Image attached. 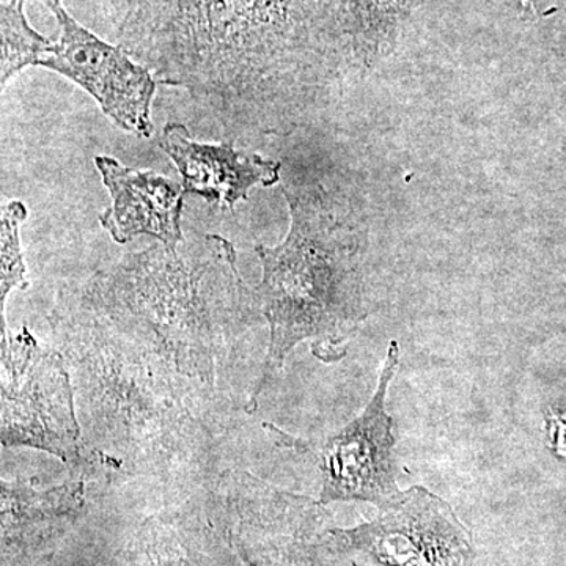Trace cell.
Returning a JSON list of instances; mask_svg holds the SVG:
<instances>
[{"label":"cell","mask_w":566,"mask_h":566,"mask_svg":"<svg viewBox=\"0 0 566 566\" xmlns=\"http://www.w3.org/2000/svg\"><path fill=\"white\" fill-rule=\"evenodd\" d=\"M3 447H32L65 464L81 460V428L73 389L59 353L22 327L10 334L2 315Z\"/></svg>","instance_id":"3957f363"},{"label":"cell","mask_w":566,"mask_h":566,"mask_svg":"<svg viewBox=\"0 0 566 566\" xmlns=\"http://www.w3.org/2000/svg\"><path fill=\"white\" fill-rule=\"evenodd\" d=\"M400 363V348L392 342L378 386L363 415L323 439H301L264 423L275 444L308 453L322 471V501H364L389 509L403 497L397 485L394 423L386 411L387 390Z\"/></svg>","instance_id":"277c9868"},{"label":"cell","mask_w":566,"mask_h":566,"mask_svg":"<svg viewBox=\"0 0 566 566\" xmlns=\"http://www.w3.org/2000/svg\"><path fill=\"white\" fill-rule=\"evenodd\" d=\"M28 0H3L0 7L2 24V63H0V84L28 69L40 66L52 46V41L32 28L25 17Z\"/></svg>","instance_id":"ba28073f"},{"label":"cell","mask_w":566,"mask_h":566,"mask_svg":"<svg viewBox=\"0 0 566 566\" xmlns=\"http://www.w3.org/2000/svg\"><path fill=\"white\" fill-rule=\"evenodd\" d=\"M118 46L241 126L326 69L337 0H109Z\"/></svg>","instance_id":"6da1fadb"},{"label":"cell","mask_w":566,"mask_h":566,"mask_svg":"<svg viewBox=\"0 0 566 566\" xmlns=\"http://www.w3.org/2000/svg\"><path fill=\"white\" fill-rule=\"evenodd\" d=\"M158 145L177 166L185 196L192 193L221 208L233 210L255 186L270 188L281 181V163L238 150L232 142L193 140L180 123L164 126Z\"/></svg>","instance_id":"52a82bcc"},{"label":"cell","mask_w":566,"mask_h":566,"mask_svg":"<svg viewBox=\"0 0 566 566\" xmlns=\"http://www.w3.org/2000/svg\"><path fill=\"white\" fill-rule=\"evenodd\" d=\"M95 166L109 191L112 205L99 222L115 243L153 237L167 249L185 241L182 233V185L153 170L123 166L111 156H96Z\"/></svg>","instance_id":"8992f818"},{"label":"cell","mask_w":566,"mask_h":566,"mask_svg":"<svg viewBox=\"0 0 566 566\" xmlns=\"http://www.w3.org/2000/svg\"><path fill=\"white\" fill-rule=\"evenodd\" d=\"M54 14L59 39L40 66L80 85L125 132L153 136L151 104L158 80L122 46L107 43L80 24L62 0H41Z\"/></svg>","instance_id":"5b68a950"},{"label":"cell","mask_w":566,"mask_h":566,"mask_svg":"<svg viewBox=\"0 0 566 566\" xmlns=\"http://www.w3.org/2000/svg\"><path fill=\"white\" fill-rule=\"evenodd\" d=\"M283 193L292 218L289 234L274 248H255L263 277L252 300L270 327V345L253 408L294 346L308 338L338 340L365 318L359 233L323 189L283 188Z\"/></svg>","instance_id":"7a4b0ae2"},{"label":"cell","mask_w":566,"mask_h":566,"mask_svg":"<svg viewBox=\"0 0 566 566\" xmlns=\"http://www.w3.org/2000/svg\"><path fill=\"white\" fill-rule=\"evenodd\" d=\"M28 219V208L20 200L3 205L0 214V305L6 307L7 297L13 290L29 286L25 277L24 255L21 248V226Z\"/></svg>","instance_id":"9c48e42d"}]
</instances>
